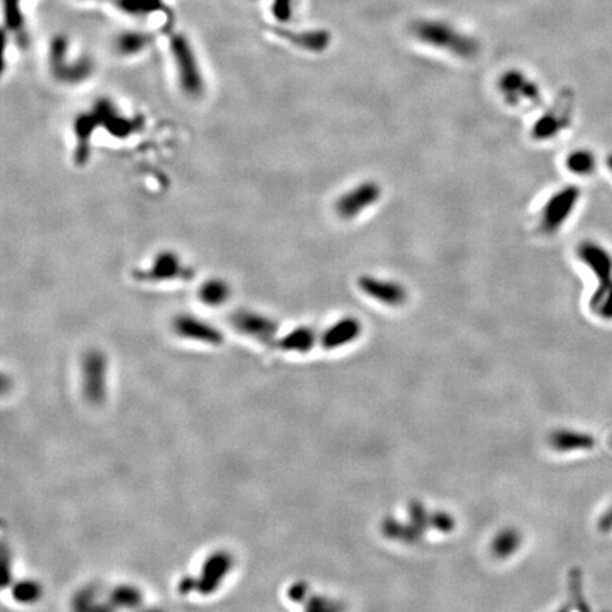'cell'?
Segmentation results:
<instances>
[{
  "label": "cell",
  "mask_w": 612,
  "mask_h": 612,
  "mask_svg": "<svg viewBox=\"0 0 612 612\" xmlns=\"http://www.w3.org/2000/svg\"><path fill=\"white\" fill-rule=\"evenodd\" d=\"M230 296V288L224 281L213 280L206 282L200 289V299L211 306L224 303Z\"/></svg>",
  "instance_id": "cell-12"
},
{
  "label": "cell",
  "mask_w": 612,
  "mask_h": 612,
  "mask_svg": "<svg viewBox=\"0 0 612 612\" xmlns=\"http://www.w3.org/2000/svg\"><path fill=\"white\" fill-rule=\"evenodd\" d=\"M231 323L236 330L264 343H273L278 333L275 321L250 311L236 312L231 316Z\"/></svg>",
  "instance_id": "cell-5"
},
{
  "label": "cell",
  "mask_w": 612,
  "mask_h": 612,
  "mask_svg": "<svg viewBox=\"0 0 612 612\" xmlns=\"http://www.w3.org/2000/svg\"><path fill=\"white\" fill-rule=\"evenodd\" d=\"M363 332L362 322L356 316H344L330 326H328L322 336L321 343L326 349H339L356 342Z\"/></svg>",
  "instance_id": "cell-6"
},
{
  "label": "cell",
  "mask_w": 612,
  "mask_h": 612,
  "mask_svg": "<svg viewBox=\"0 0 612 612\" xmlns=\"http://www.w3.org/2000/svg\"><path fill=\"white\" fill-rule=\"evenodd\" d=\"M565 167L577 176H590L595 171L597 160L591 151L577 149L565 158Z\"/></svg>",
  "instance_id": "cell-10"
},
{
  "label": "cell",
  "mask_w": 612,
  "mask_h": 612,
  "mask_svg": "<svg viewBox=\"0 0 612 612\" xmlns=\"http://www.w3.org/2000/svg\"><path fill=\"white\" fill-rule=\"evenodd\" d=\"M577 257L597 278V288L588 302L594 303L612 289V255L595 241H583L577 247Z\"/></svg>",
  "instance_id": "cell-2"
},
{
  "label": "cell",
  "mask_w": 612,
  "mask_h": 612,
  "mask_svg": "<svg viewBox=\"0 0 612 612\" xmlns=\"http://www.w3.org/2000/svg\"><path fill=\"white\" fill-rule=\"evenodd\" d=\"M173 329L183 337L204 342V343H218L222 340L220 332L196 316H189V315L178 316L173 322Z\"/></svg>",
  "instance_id": "cell-7"
},
{
  "label": "cell",
  "mask_w": 612,
  "mask_h": 612,
  "mask_svg": "<svg viewBox=\"0 0 612 612\" xmlns=\"http://www.w3.org/2000/svg\"><path fill=\"white\" fill-rule=\"evenodd\" d=\"M185 271L186 270L178 257H174L173 254H160L155 259L152 268L148 270L145 275L149 280L162 281V280H174L178 277H183Z\"/></svg>",
  "instance_id": "cell-8"
},
{
  "label": "cell",
  "mask_w": 612,
  "mask_h": 612,
  "mask_svg": "<svg viewBox=\"0 0 612 612\" xmlns=\"http://www.w3.org/2000/svg\"><path fill=\"white\" fill-rule=\"evenodd\" d=\"M358 286L367 298L388 308H400L408 299L407 288L395 280L362 275L358 280Z\"/></svg>",
  "instance_id": "cell-4"
},
{
  "label": "cell",
  "mask_w": 612,
  "mask_h": 612,
  "mask_svg": "<svg viewBox=\"0 0 612 612\" xmlns=\"http://www.w3.org/2000/svg\"><path fill=\"white\" fill-rule=\"evenodd\" d=\"M598 529L604 533L612 530V506L605 510V513L598 520Z\"/></svg>",
  "instance_id": "cell-14"
},
{
  "label": "cell",
  "mask_w": 612,
  "mask_h": 612,
  "mask_svg": "<svg viewBox=\"0 0 612 612\" xmlns=\"http://www.w3.org/2000/svg\"><path fill=\"white\" fill-rule=\"evenodd\" d=\"M592 314L599 316L601 319L611 321L612 319V289L605 293L599 300L594 303H588Z\"/></svg>",
  "instance_id": "cell-13"
},
{
  "label": "cell",
  "mask_w": 612,
  "mask_h": 612,
  "mask_svg": "<svg viewBox=\"0 0 612 612\" xmlns=\"http://www.w3.org/2000/svg\"><path fill=\"white\" fill-rule=\"evenodd\" d=\"M556 443H557V447L563 451L590 450L594 447V438L591 435L581 434V432H573V431H563V432L557 434Z\"/></svg>",
  "instance_id": "cell-11"
},
{
  "label": "cell",
  "mask_w": 612,
  "mask_h": 612,
  "mask_svg": "<svg viewBox=\"0 0 612 612\" xmlns=\"http://www.w3.org/2000/svg\"><path fill=\"white\" fill-rule=\"evenodd\" d=\"M606 166H608L609 171L612 173V155H609V156L606 158Z\"/></svg>",
  "instance_id": "cell-15"
},
{
  "label": "cell",
  "mask_w": 612,
  "mask_h": 612,
  "mask_svg": "<svg viewBox=\"0 0 612 612\" xmlns=\"http://www.w3.org/2000/svg\"><path fill=\"white\" fill-rule=\"evenodd\" d=\"M383 190L377 182L366 181L349 190L335 201V211L342 220H355L360 214L374 207L381 199Z\"/></svg>",
  "instance_id": "cell-3"
},
{
  "label": "cell",
  "mask_w": 612,
  "mask_h": 612,
  "mask_svg": "<svg viewBox=\"0 0 612 612\" xmlns=\"http://www.w3.org/2000/svg\"><path fill=\"white\" fill-rule=\"evenodd\" d=\"M581 190L577 186H565L554 192L543 204L539 217L537 229L544 236L558 233L568 218L574 213L580 201Z\"/></svg>",
  "instance_id": "cell-1"
},
{
  "label": "cell",
  "mask_w": 612,
  "mask_h": 612,
  "mask_svg": "<svg viewBox=\"0 0 612 612\" xmlns=\"http://www.w3.org/2000/svg\"><path fill=\"white\" fill-rule=\"evenodd\" d=\"M318 342V333L314 328L299 326L288 332L281 340L280 346L291 352H308Z\"/></svg>",
  "instance_id": "cell-9"
}]
</instances>
